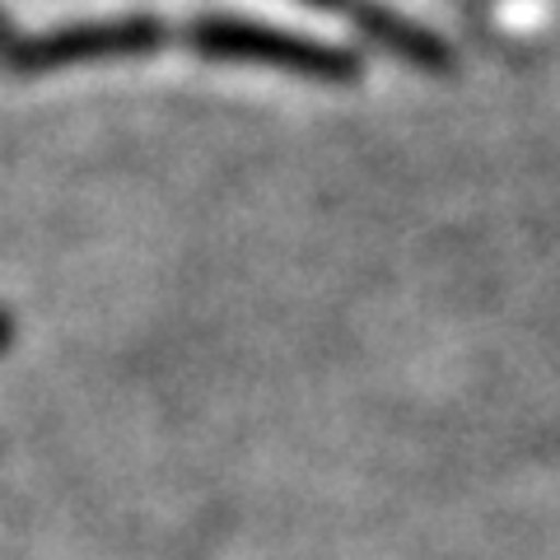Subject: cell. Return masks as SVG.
Instances as JSON below:
<instances>
[{
	"instance_id": "1",
	"label": "cell",
	"mask_w": 560,
	"mask_h": 560,
	"mask_svg": "<svg viewBox=\"0 0 560 560\" xmlns=\"http://www.w3.org/2000/svg\"><path fill=\"white\" fill-rule=\"evenodd\" d=\"M183 47H191L206 61L276 66L300 80H318V84H355L360 80L355 51L300 38V33L261 24V20H243V14H197V20L183 24Z\"/></svg>"
},
{
	"instance_id": "4",
	"label": "cell",
	"mask_w": 560,
	"mask_h": 560,
	"mask_svg": "<svg viewBox=\"0 0 560 560\" xmlns=\"http://www.w3.org/2000/svg\"><path fill=\"white\" fill-rule=\"evenodd\" d=\"M10 331H14V323H10V313H5V308H0V350H5V346H10Z\"/></svg>"
},
{
	"instance_id": "3",
	"label": "cell",
	"mask_w": 560,
	"mask_h": 560,
	"mask_svg": "<svg viewBox=\"0 0 560 560\" xmlns=\"http://www.w3.org/2000/svg\"><path fill=\"white\" fill-rule=\"evenodd\" d=\"M304 5L346 14L364 38H370L374 47H383V51H393L397 61L434 70V75H440V70H453V47L440 38V33H430L425 24H416V20H407V14H397L388 5H378V0H304Z\"/></svg>"
},
{
	"instance_id": "2",
	"label": "cell",
	"mask_w": 560,
	"mask_h": 560,
	"mask_svg": "<svg viewBox=\"0 0 560 560\" xmlns=\"http://www.w3.org/2000/svg\"><path fill=\"white\" fill-rule=\"evenodd\" d=\"M183 43V24L154 20V14H117V20L61 24L51 33H20L14 24L0 28V66L10 75H47L61 66H90L113 57H140Z\"/></svg>"
}]
</instances>
